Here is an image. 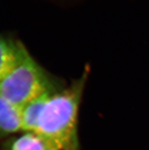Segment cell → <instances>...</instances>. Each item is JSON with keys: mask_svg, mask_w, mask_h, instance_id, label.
I'll return each instance as SVG.
<instances>
[{"mask_svg": "<svg viewBox=\"0 0 149 150\" xmlns=\"http://www.w3.org/2000/svg\"><path fill=\"white\" fill-rule=\"evenodd\" d=\"M62 86L25 48L13 68L0 79V94L22 108L34 99Z\"/></svg>", "mask_w": 149, "mask_h": 150, "instance_id": "obj_2", "label": "cell"}, {"mask_svg": "<svg viewBox=\"0 0 149 150\" xmlns=\"http://www.w3.org/2000/svg\"><path fill=\"white\" fill-rule=\"evenodd\" d=\"M89 72L87 66L79 78L52 92L38 118L34 133L62 150H81L78 114Z\"/></svg>", "mask_w": 149, "mask_h": 150, "instance_id": "obj_1", "label": "cell"}, {"mask_svg": "<svg viewBox=\"0 0 149 150\" xmlns=\"http://www.w3.org/2000/svg\"><path fill=\"white\" fill-rule=\"evenodd\" d=\"M25 48L20 40L0 34V79L13 68Z\"/></svg>", "mask_w": 149, "mask_h": 150, "instance_id": "obj_5", "label": "cell"}, {"mask_svg": "<svg viewBox=\"0 0 149 150\" xmlns=\"http://www.w3.org/2000/svg\"><path fill=\"white\" fill-rule=\"evenodd\" d=\"M0 150H62L34 132H21L2 139Z\"/></svg>", "mask_w": 149, "mask_h": 150, "instance_id": "obj_3", "label": "cell"}, {"mask_svg": "<svg viewBox=\"0 0 149 150\" xmlns=\"http://www.w3.org/2000/svg\"><path fill=\"white\" fill-rule=\"evenodd\" d=\"M51 93L45 94L34 99L21 108L23 132H35L42 108Z\"/></svg>", "mask_w": 149, "mask_h": 150, "instance_id": "obj_6", "label": "cell"}, {"mask_svg": "<svg viewBox=\"0 0 149 150\" xmlns=\"http://www.w3.org/2000/svg\"><path fill=\"white\" fill-rule=\"evenodd\" d=\"M21 132V108L8 101L0 94V139H6Z\"/></svg>", "mask_w": 149, "mask_h": 150, "instance_id": "obj_4", "label": "cell"}]
</instances>
